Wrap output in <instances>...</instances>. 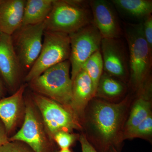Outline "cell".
Here are the masks:
<instances>
[{
    "instance_id": "obj_1",
    "label": "cell",
    "mask_w": 152,
    "mask_h": 152,
    "mask_svg": "<svg viewBox=\"0 0 152 152\" xmlns=\"http://www.w3.org/2000/svg\"><path fill=\"white\" fill-rule=\"evenodd\" d=\"M127 99L119 103H111L101 100L93 102L90 113L92 129L96 137L100 152H109L119 143L117 138L124 118Z\"/></svg>"
},
{
    "instance_id": "obj_2",
    "label": "cell",
    "mask_w": 152,
    "mask_h": 152,
    "mask_svg": "<svg viewBox=\"0 0 152 152\" xmlns=\"http://www.w3.org/2000/svg\"><path fill=\"white\" fill-rule=\"evenodd\" d=\"M123 30L129 52L130 82L133 88L139 91L148 80L152 52L144 37L141 22L125 23Z\"/></svg>"
},
{
    "instance_id": "obj_3",
    "label": "cell",
    "mask_w": 152,
    "mask_h": 152,
    "mask_svg": "<svg viewBox=\"0 0 152 152\" xmlns=\"http://www.w3.org/2000/svg\"><path fill=\"white\" fill-rule=\"evenodd\" d=\"M89 1L54 0L44 23L45 31L70 35L92 23Z\"/></svg>"
},
{
    "instance_id": "obj_4",
    "label": "cell",
    "mask_w": 152,
    "mask_h": 152,
    "mask_svg": "<svg viewBox=\"0 0 152 152\" xmlns=\"http://www.w3.org/2000/svg\"><path fill=\"white\" fill-rule=\"evenodd\" d=\"M70 68L69 60L62 62L49 68L30 82V86L37 92L71 111L72 81L70 75Z\"/></svg>"
},
{
    "instance_id": "obj_5",
    "label": "cell",
    "mask_w": 152,
    "mask_h": 152,
    "mask_svg": "<svg viewBox=\"0 0 152 152\" xmlns=\"http://www.w3.org/2000/svg\"><path fill=\"white\" fill-rule=\"evenodd\" d=\"M70 42L69 35L45 31L40 54L25 77L30 82L49 68L69 60Z\"/></svg>"
},
{
    "instance_id": "obj_6",
    "label": "cell",
    "mask_w": 152,
    "mask_h": 152,
    "mask_svg": "<svg viewBox=\"0 0 152 152\" xmlns=\"http://www.w3.org/2000/svg\"><path fill=\"white\" fill-rule=\"evenodd\" d=\"M45 31L44 23L22 25L11 36L15 52L23 71L28 73L39 55Z\"/></svg>"
},
{
    "instance_id": "obj_7",
    "label": "cell",
    "mask_w": 152,
    "mask_h": 152,
    "mask_svg": "<svg viewBox=\"0 0 152 152\" xmlns=\"http://www.w3.org/2000/svg\"><path fill=\"white\" fill-rule=\"evenodd\" d=\"M71 79L74 80L84 63L98 51L100 50L102 37L92 23L71 34Z\"/></svg>"
},
{
    "instance_id": "obj_8",
    "label": "cell",
    "mask_w": 152,
    "mask_h": 152,
    "mask_svg": "<svg viewBox=\"0 0 152 152\" xmlns=\"http://www.w3.org/2000/svg\"><path fill=\"white\" fill-rule=\"evenodd\" d=\"M34 98L44 122L53 135L60 131L70 133L81 128L78 120L67 108L42 95H35Z\"/></svg>"
},
{
    "instance_id": "obj_9",
    "label": "cell",
    "mask_w": 152,
    "mask_h": 152,
    "mask_svg": "<svg viewBox=\"0 0 152 152\" xmlns=\"http://www.w3.org/2000/svg\"><path fill=\"white\" fill-rule=\"evenodd\" d=\"M101 52L104 72L124 82L129 80V52L121 38H102Z\"/></svg>"
},
{
    "instance_id": "obj_10",
    "label": "cell",
    "mask_w": 152,
    "mask_h": 152,
    "mask_svg": "<svg viewBox=\"0 0 152 152\" xmlns=\"http://www.w3.org/2000/svg\"><path fill=\"white\" fill-rule=\"evenodd\" d=\"M92 23L102 38H120L123 30L115 7L111 1L91 0Z\"/></svg>"
},
{
    "instance_id": "obj_11",
    "label": "cell",
    "mask_w": 152,
    "mask_h": 152,
    "mask_svg": "<svg viewBox=\"0 0 152 152\" xmlns=\"http://www.w3.org/2000/svg\"><path fill=\"white\" fill-rule=\"evenodd\" d=\"M9 141L22 142L34 152H45L47 142L40 123L31 107L26 109L24 121L21 128Z\"/></svg>"
},
{
    "instance_id": "obj_12",
    "label": "cell",
    "mask_w": 152,
    "mask_h": 152,
    "mask_svg": "<svg viewBox=\"0 0 152 152\" xmlns=\"http://www.w3.org/2000/svg\"><path fill=\"white\" fill-rule=\"evenodd\" d=\"M23 71L14 49L12 37L0 33V74L10 88H16Z\"/></svg>"
},
{
    "instance_id": "obj_13",
    "label": "cell",
    "mask_w": 152,
    "mask_h": 152,
    "mask_svg": "<svg viewBox=\"0 0 152 152\" xmlns=\"http://www.w3.org/2000/svg\"><path fill=\"white\" fill-rule=\"evenodd\" d=\"M72 92L70 110L78 120L84 116L87 105L95 97L91 80L83 69L73 80Z\"/></svg>"
},
{
    "instance_id": "obj_14",
    "label": "cell",
    "mask_w": 152,
    "mask_h": 152,
    "mask_svg": "<svg viewBox=\"0 0 152 152\" xmlns=\"http://www.w3.org/2000/svg\"><path fill=\"white\" fill-rule=\"evenodd\" d=\"M26 0H0V33L12 36L22 25Z\"/></svg>"
},
{
    "instance_id": "obj_15",
    "label": "cell",
    "mask_w": 152,
    "mask_h": 152,
    "mask_svg": "<svg viewBox=\"0 0 152 152\" xmlns=\"http://www.w3.org/2000/svg\"><path fill=\"white\" fill-rule=\"evenodd\" d=\"M151 84L150 80L146 82L139 90L140 96L133 105L129 116L125 125L123 135L132 130L148 116L151 113L150 95Z\"/></svg>"
},
{
    "instance_id": "obj_16",
    "label": "cell",
    "mask_w": 152,
    "mask_h": 152,
    "mask_svg": "<svg viewBox=\"0 0 152 152\" xmlns=\"http://www.w3.org/2000/svg\"><path fill=\"white\" fill-rule=\"evenodd\" d=\"M25 89V86L23 85L10 96L0 99V120L7 133L14 127L18 118Z\"/></svg>"
},
{
    "instance_id": "obj_17",
    "label": "cell",
    "mask_w": 152,
    "mask_h": 152,
    "mask_svg": "<svg viewBox=\"0 0 152 152\" xmlns=\"http://www.w3.org/2000/svg\"><path fill=\"white\" fill-rule=\"evenodd\" d=\"M54 0H26L22 25L44 23L51 11Z\"/></svg>"
},
{
    "instance_id": "obj_18",
    "label": "cell",
    "mask_w": 152,
    "mask_h": 152,
    "mask_svg": "<svg viewBox=\"0 0 152 152\" xmlns=\"http://www.w3.org/2000/svg\"><path fill=\"white\" fill-rule=\"evenodd\" d=\"M110 1L116 9L121 13L130 18L140 20L142 21L146 17L151 15V0H112Z\"/></svg>"
},
{
    "instance_id": "obj_19",
    "label": "cell",
    "mask_w": 152,
    "mask_h": 152,
    "mask_svg": "<svg viewBox=\"0 0 152 152\" xmlns=\"http://www.w3.org/2000/svg\"><path fill=\"white\" fill-rule=\"evenodd\" d=\"M125 91V86L122 81L104 72L98 84L95 96L113 99L122 95Z\"/></svg>"
},
{
    "instance_id": "obj_20",
    "label": "cell",
    "mask_w": 152,
    "mask_h": 152,
    "mask_svg": "<svg viewBox=\"0 0 152 152\" xmlns=\"http://www.w3.org/2000/svg\"><path fill=\"white\" fill-rule=\"evenodd\" d=\"M91 80L95 96L100 79L104 72V65L100 50L98 51L86 60L82 66Z\"/></svg>"
},
{
    "instance_id": "obj_21",
    "label": "cell",
    "mask_w": 152,
    "mask_h": 152,
    "mask_svg": "<svg viewBox=\"0 0 152 152\" xmlns=\"http://www.w3.org/2000/svg\"><path fill=\"white\" fill-rule=\"evenodd\" d=\"M152 134V116L150 114L145 119L129 132L123 135L122 140L134 138L148 137Z\"/></svg>"
},
{
    "instance_id": "obj_22",
    "label": "cell",
    "mask_w": 152,
    "mask_h": 152,
    "mask_svg": "<svg viewBox=\"0 0 152 152\" xmlns=\"http://www.w3.org/2000/svg\"><path fill=\"white\" fill-rule=\"evenodd\" d=\"M53 136L55 141L61 149L69 148L77 137L75 135L64 131L58 132Z\"/></svg>"
},
{
    "instance_id": "obj_23",
    "label": "cell",
    "mask_w": 152,
    "mask_h": 152,
    "mask_svg": "<svg viewBox=\"0 0 152 152\" xmlns=\"http://www.w3.org/2000/svg\"><path fill=\"white\" fill-rule=\"evenodd\" d=\"M0 152H34L29 146L18 141H9L0 148Z\"/></svg>"
},
{
    "instance_id": "obj_24",
    "label": "cell",
    "mask_w": 152,
    "mask_h": 152,
    "mask_svg": "<svg viewBox=\"0 0 152 152\" xmlns=\"http://www.w3.org/2000/svg\"><path fill=\"white\" fill-rule=\"evenodd\" d=\"M142 29L145 39L146 41L149 48L152 52V16L146 17L141 22Z\"/></svg>"
},
{
    "instance_id": "obj_25",
    "label": "cell",
    "mask_w": 152,
    "mask_h": 152,
    "mask_svg": "<svg viewBox=\"0 0 152 152\" xmlns=\"http://www.w3.org/2000/svg\"><path fill=\"white\" fill-rule=\"evenodd\" d=\"M79 141L81 145L82 152H99L93 147L84 135L79 137Z\"/></svg>"
},
{
    "instance_id": "obj_26",
    "label": "cell",
    "mask_w": 152,
    "mask_h": 152,
    "mask_svg": "<svg viewBox=\"0 0 152 152\" xmlns=\"http://www.w3.org/2000/svg\"><path fill=\"white\" fill-rule=\"evenodd\" d=\"M8 142L7 132L2 122L0 121V148Z\"/></svg>"
},
{
    "instance_id": "obj_27",
    "label": "cell",
    "mask_w": 152,
    "mask_h": 152,
    "mask_svg": "<svg viewBox=\"0 0 152 152\" xmlns=\"http://www.w3.org/2000/svg\"><path fill=\"white\" fill-rule=\"evenodd\" d=\"M58 152H71L69 148L64 149H61V151Z\"/></svg>"
},
{
    "instance_id": "obj_28",
    "label": "cell",
    "mask_w": 152,
    "mask_h": 152,
    "mask_svg": "<svg viewBox=\"0 0 152 152\" xmlns=\"http://www.w3.org/2000/svg\"><path fill=\"white\" fill-rule=\"evenodd\" d=\"M109 152H118V151H117V150L115 148H114V147H112V148H111L110 149V151H109Z\"/></svg>"
},
{
    "instance_id": "obj_29",
    "label": "cell",
    "mask_w": 152,
    "mask_h": 152,
    "mask_svg": "<svg viewBox=\"0 0 152 152\" xmlns=\"http://www.w3.org/2000/svg\"><path fill=\"white\" fill-rule=\"evenodd\" d=\"M2 92V86L1 82L0 80V96L1 95Z\"/></svg>"
}]
</instances>
